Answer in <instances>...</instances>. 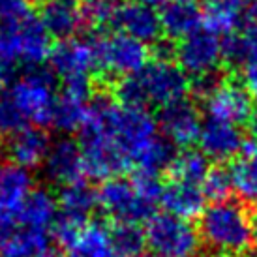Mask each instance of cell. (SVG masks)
Masks as SVG:
<instances>
[{
	"instance_id": "obj_34",
	"label": "cell",
	"mask_w": 257,
	"mask_h": 257,
	"mask_svg": "<svg viewBox=\"0 0 257 257\" xmlns=\"http://www.w3.org/2000/svg\"><path fill=\"white\" fill-rule=\"evenodd\" d=\"M116 8V0H81L79 10L83 23L92 27H103L107 23H113Z\"/></svg>"
},
{
	"instance_id": "obj_6",
	"label": "cell",
	"mask_w": 257,
	"mask_h": 257,
	"mask_svg": "<svg viewBox=\"0 0 257 257\" xmlns=\"http://www.w3.org/2000/svg\"><path fill=\"white\" fill-rule=\"evenodd\" d=\"M98 68L111 75L132 77L143 72V68L149 64V49L147 45L137 42L134 38L126 36L122 32L109 34V36H98L92 40Z\"/></svg>"
},
{
	"instance_id": "obj_35",
	"label": "cell",
	"mask_w": 257,
	"mask_h": 257,
	"mask_svg": "<svg viewBox=\"0 0 257 257\" xmlns=\"http://www.w3.org/2000/svg\"><path fill=\"white\" fill-rule=\"evenodd\" d=\"M85 221L73 220V218H68V216L58 214L55 225H53V236L60 246H64L68 250H73V246L77 242L81 231L85 227Z\"/></svg>"
},
{
	"instance_id": "obj_12",
	"label": "cell",
	"mask_w": 257,
	"mask_h": 257,
	"mask_svg": "<svg viewBox=\"0 0 257 257\" xmlns=\"http://www.w3.org/2000/svg\"><path fill=\"white\" fill-rule=\"evenodd\" d=\"M43 175L51 184L72 186L75 182H83L85 165L81 147L70 137H60L51 143V149L43 160Z\"/></svg>"
},
{
	"instance_id": "obj_23",
	"label": "cell",
	"mask_w": 257,
	"mask_h": 257,
	"mask_svg": "<svg viewBox=\"0 0 257 257\" xmlns=\"http://www.w3.org/2000/svg\"><path fill=\"white\" fill-rule=\"evenodd\" d=\"M57 218L58 201L53 197V193L49 190H43V188H34L19 210L17 227L49 231V229H53Z\"/></svg>"
},
{
	"instance_id": "obj_26",
	"label": "cell",
	"mask_w": 257,
	"mask_h": 257,
	"mask_svg": "<svg viewBox=\"0 0 257 257\" xmlns=\"http://www.w3.org/2000/svg\"><path fill=\"white\" fill-rule=\"evenodd\" d=\"M98 205V192L85 182H75L72 186H66L58 197V210L62 216L73 218V220L85 221Z\"/></svg>"
},
{
	"instance_id": "obj_40",
	"label": "cell",
	"mask_w": 257,
	"mask_h": 257,
	"mask_svg": "<svg viewBox=\"0 0 257 257\" xmlns=\"http://www.w3.org/2000/svg\"><path fill=\"white\" fill-rule=\"evenodd\" d=\"M244 86L248 88L250 96L257 100V62H246L244 64Z\"/></svg>"
},
{
	"instance_id": "obj_17",
	"label": "cell",
	"mask_w": 257,
	"mask_h": 257,
	"mask_svg": "<svg viewBox=\"0 0 257 257\" xmlns=\"http://www.w3.org/2000/svg\"><path fill=\"white\" fill-rule=\"evenodd\" d=\"M34 190V177L29 169L14 162L0 164V214L17 221L19 210Z\"/></svg>"
},
{
	"instance_id": "obj_37",
	"label": "cell",
	"mask_w": 257,
	"mask_h": 257,
	"mask_svg": "<svg viewBox=\"0 0 257 257\" xmlns=\"http://www.w3.org/2000/svg\"><path fill=\"white\" fill-rule=\"evenodd\" d=\"M32 14L30 0H0V23L15 25L29 19Z\"/></svg>"
},
{
	"instance_id": "obj_16",
	"label": "cell",
	"mask_w": 257,
	"mask_h": 257,
	"mask_svg": "<svg viewBox=\"0 0 257 257\" xmlns=\"http://www.w3.org/2000/svg\"><path fill=\"white\" fill-rule=\"evenodd\" d=\"M113 25L118 29V32L134 38L141 43H154L162 34L160 17L154 8L143 6L137 2H122L114 12Z\"/></svg>"
},
{
	"instance_id": "obj_44",
	"label": "cell",
	"mask_w": 257,
	"mask_h": 257,
	"mask_svg": "<svg viewBox=\"0 0 257 257\" xmlns=\"http://www.w3.org/2000/svg\"><path fill=\"white\" fill-rule=\"evenodd\" d=\"M251 244L255 246L257 250V214L251 218Z\"/></svg>"
},
{
	"instance_id": "obj_42",
	"label": "cell",
	"mask_w": 257,
	"mask_h": 257,
	"mask_svg": "<svg viewBox=\"0 0 257 257\" xmlns=\"http://www.w3.org/2000/svg\"><path fill=\"white\" fill-rule=\"evenodd\" d=\"M248 126H250V139L257 141V107L251 111V116L248 120Z\"/></svg>"
},
{
	"instance_id": "obj_31",
	"label": "cell",
	"mask_w": 257,
	"mask_h": 257,
	"mask_svg": "<svg viewBox=\"0 0 257 257\" xmlns=\"http://www.w3.org/2000/svg\"><path fill=\"white\" fill-rule=\"evenodd\" d=\"M114 250L120 257H143L147 238L145 231L134 223H116L111 229Z\"/></svg>"
},
{
	"instance_id": "obj_30",
	"label": "cell",
	"mask_w": 257,
	"mask_h": 257,
	"mask_svg": "<svg viewBox=\"0 0 257 257\" xmlns=\"http://www.w3.org/2000/svg\"><path fill=\"white\" fill-rule=\"evenodd\" d=\"M177 149L171 141H167L165 137L158 136L149 149L145 150L141 158L136 162L139 173H145V175H154L158 177L160 173L171 169L173 162L177 158Z\"/></svg>"
},
{
	"instance_id": "obj_47",
	"label": "cell",
	"mask_w": 257,
	"mask_h": 257,
	"mask_svg": "<svg viewBox=\"0 0 257 257\" xmlns=\"http://www.w3.org/2000/svg\"><path fill=\"white\" fill-rule=\"evenodd\" d=\"M2 86H4V72L0 70V90H2Z\"/></svg>"
},
{
	"instance_id": "obj_11",
	"label": "cell",
	"mask_w": 257,
	"mask_h": 257,
	"mask_svg": "<svg viewBox=\"0 0 257 257\" xmlns=\"http://www.w3.org/2000/svg\"><path fill=\"white\" fill-rule=\"evenodd\" d=\"M51 72L64 81L79 77H88L98 68L94 43L90 40L70 38L58 42L49 55Z\"/></svg>"
},
{
	"instance_id": "obj_32",
	"label": "cell",
	"mask_w": 257,
	"mask_h": 257,
	"mask_svg": "<svg viewBox=\"0 0 257 257\" xmlns=\"http://www.w3.org/2000/svg\"><path fill=\"white\" fill-rule=\"evenodd\" d=\"M25 128H29V118L8 94L0 96V137L12 139Z\"/></svg>"
},
{
	"instance_id": "obj_14",
	"label": "cell",
	"mask_w": 257,
	"mask_h": 257,
	"mask_svg": "<svg viewBox=\"0 0 257 257\" xmlns=\"http://www.w3.org/2000/svg\"><path fill=\"white\" fill-rule=\"evenodd\" d=\"M197 143H199V150L208 160L227 162L240 152L244 137L238 126L208 116L201 124Z\"/></svg>"
},
{
	"instance_id": "obj_41",
	"label": "cell",
	"mask_w": 257,
	"mask_h": 257,
	"mask_svg": "<svg viewBox=\"0 0 257 257\" xmlns=\"http://www.w3.org/2000/svg\"><path fill=\"white\" fill-rule=\"evenodd\" d=\"M242 23H246V27H257V0H248L246 2Z\"/></svg>"
},
{
	"instance_id": "obj_3",
	"label": "cell",
	"mask_w": 257,
	"mask_h": 257,
	"mask_svg": "<svg viewBox=\"0 0 257 257\" xmlns=\"http://www.w3.org/2000/svg\"><path fill=\"white\" fill-rule=\"evenodd\" d=\"M6 94L15 101V105L21 109L29 122L36 126L51 124L53 109L57 101L55 73L51 70L43 66L29 68V72L21 79H17Z\"/></svg>"
},
{
	"instance_id": "obj_43",
	"label": "cell",
	"mask_w": 257,
	"mask_h": 257,
	"mask_svg": "<svg viewBox=\"0 0 257 257\" xmlns=\"http://www.w3.org/2000/svg\"><path fill=\"white\" fill-rule=\"evenodd\" d=\"M137 4H143V6H149V8H154V6H162L165 4L167 0H134Z\"/></svg>"
},
{
	"instance_id": "obj_24",
	"label": "cell",
	"mask_w": 257,
	"mask_h": 257,
	"mask_svg": "<svg viewBox=\"0 0 257 257\" xmlns=\"http://www.w3.org/2000/svg\"><path fill=\"white\" fill-rule=\"evenodd\" d=\"M49 231L29 227H15L4 238H0L2 257H38L49 251Z\"/></svg>"
},
{
	"instance_id": "obj_18",
	"label": "cell",
	"mask_w": 257,
	"mask_h": 257,
	"mask_svg": "<svg viewBox=\"0 0 257 257\" xmlns=\"http://www.w3.org/2000/svg\"><path fill=\"white\" fill-rule=\"evenodd\" d=\"M6 27L14 30L21 64L29 66V68H38L49 58L51 36L47 34V30L43 29L42 21L36 15H30L25 21L6 25Z\"/></svg>"
},
{
	"instance_id": "obj_10",
	"label": "cell",
	"mask_w": 257,
	"mask_h": 257,
	"mask_svg": "<svg viewBox=\"0 0 257 257\" xmlns=\"http://www.w3.org/2000/svg\"><path fill=\"white\" fill-rule=\"evenodd\" d=\"M175 57L179 60V68L186 75H203L216 72L221 62L220 38L207 29L195 30L188 38L180 40L175 49Z\"/></svg>"
},
{
	"instance_id": "obj_7",
	"label": "cell",
	"mask_w": 257,
	"mask_h": 257,
	"mask_svg": "<svg viewBox=\"0 0 257 257\" xmlns=\"http://www.w3.org/2000/svg\"><path fill=\"white\" fill-rule=\"evenodd\" d=\"M143 90L145 101L152 105H169L182 100L190 88V81L179 64L171 60H152L136 75Z\"/></svg>"
},
{
	"instance_id": "obj_28",
	"label": "cell",
	"mask_w": 257,
	"mask_h": 257,
	"mask_svg": "<svg viewBox=\"0 0 257 257\" xmlns=\"http://www.w3.org/2000/svg\"><path fill=\"white\" fill-rule=\"evenodd\" d=\"M233 192L248 205L257 207V158L240 156L229 167Z\"/></svg>"
},
{
	"instance_id": "obj_33",
	"label": "cell",
	"mask_w": 257,
	"mask_h": 257,
	"mask_svg": "<svg viewBox=\"0 0 257 257\" xmlns=\"http://www.w3.org/2000/svg\"><path fill=\"white\" fill-rule=\"evenodd\" d=\"M201 192L205 195V199H210L212 203H220V201H227L231 192H233V184H231V175L227 169L221 167H210L207 173L205 180L201 182Z\"/></svg>"
},
{
	"instance_id": "obj_25",
	"label": "cell",
	"mask_w": 257,
	"mask_h": 257,
	"mask_svg": "<svg viewBox=\"0 0 257 257\" xmlns=\"http://www.w3.org/2000/svg\"><path fill=\"white\" fill-rule=\"evenodd\" d=\"M248 0H208L203 10V21L207 30L216 36L233 34L235 29L242 23L244 6Z\"/></svg>"
},
{
	"instance_id": "obj_38",
	"label": "cell",
	"mask_w": 257,
	"mask_h": 257,
	"mask_svg": "<svg viewBox=\"0 0 257 257\" xmlns=\"http://www.w3.org/2000/svg\"><path fill=\"white\" fill-rule=\"evenodd\" d=\"M223 83V79L218 72H210V73H203V75H197V77L193 79V85H192V90L199 98H205L208 100L212 94L218 90Z\"/></svg>"
},
{
	"instance_id": "obj_8",
	"label": "cell",
	"mask_w": 257,
	"mask_h": 257,
	"mask_svg": "<svg viewBox=\"0 0 257 257\" xmlns=\"http://www.w3.org/2000/svg\"><path fill=\"white\" fill-rule=\"evenodd\" d=\"M81 154L85 175L96 180H109L120 177V173L132 167L122 152L98 130L83 126L81 128Z\"/></svg>"
},
{
	"instance_id": "obj_19",
	"label": "cell",
	"mask_w": 257,
	"mask_h": 257,
	"mask_svg": "<svg viewBox=\"0 0 257 257\" xmlns=\"http://www.w3.org/2000/svg\"><path fill=\"white\" fill-rule=\"evenodd\" d=\"M158 17L162 32L173 40H184L203 23V12L195 0H167L160 6Z\"/></svg>"
},
{
	"instance_id": "obj_13",
	"label": "cell",
	"mask_w": 257,
	"mask_h": 257,
	"mask_svg": "<svg viewBox=\"0 0 257 257\" xmlns=\"http://www.w3.org/2000/svg\"><path fill=\"white\" fill-rule=\"evenodd\" d=\"M156 122L165 139L171 141L175 147H188L195 143L203 124L195 103L186 98L164 105L160 109Z\"/></svg>"
},
{
	"instance_id": "obj_15",
	"label": "cell",
	"mask_w": 257,
	"mask_h": 257,
	"mask_svg": "<svg viewBox=\"0 0 257 257\" xmlns=\"http://www.w3.org/2000/svg\"><path fill=\"white\" fill-rule=\"evenodd\" d=\"M208 116L229 124H246L250 120L253 103L248 88L240 83H221V86L207 100Z\"/></svg>"
},
{
	"instance_id": "obj_2",
	"label": "cell",
	"mask_w": 257,
	"mask_h": 257,
	"mask_svg": "<svg viewBox=\"0 0 257 257\" xmlns=\"http://www.w3.org/2000/svg\"><path fill=\"white\" fill-rule=\"evenodd\" d=\"M199 236L218 253L238 255L251 246V216L236 201H220L199 216Z\"/></svg>"
},
{
	"instance_id": "obj_48",
	"label": "cell",
	"mask_w": 257,
	"mask_h": 257,
	"mask_svg": "<svg viewBox=\"0 0 257 257\" xmlns=\"http://www.w3.org/2000/svg\"><path fill=\"white\" fill-rule=\"evenodd\" d=\"M70 257H77V255H70Z\"/></svg>"
},
{
	"instance_id": "obj_22",
	"label": "cell",
	"mask_w": 257,
	"mask_h": 257,
	"mask_svg": "<svg viewBox=\"0 0 257 257\" xmlns=\"http://www.w3.org/2000/svg\"><path fill=\"white\" fill-rule=\"evenodd\" d=\"M51 149L49 136L42 128H25L8 143V154L12 162L25 169H34L43 164Z\"/></svg>"
},
{
	"instance_id": "obj_29",
	"label": "cell",
	"mask_w": 257,
	"mask_h": 257,
	"mask_svg": "<svg viewBox=\"0 0 257 257\" xmlns=\"http://www.w3.org/2000/svg\"><path fill=\"white\" fill-rule=\"evenodd\" d=\"M208 171H210L208 158L201 150L195 149H188L177 154L171 165L173 180H180V182H188V184L195 186H201Z\"/></svg>"
},
{
	"instance_id": "obj_5",
	"label": "cell",
	"mask_w": 257,
	"mask_h": 257,
	"mask_svg": "<svg viewBox=\"0 0 257 257\" xmlns=\"http://www.w3.org/2000/svg\"><path fill=\"white\" fill-rule=\"evenodd\" d=\"M98 205L116 223H134V225L149 221L156 210V205L139 193L134 180L122 177L103 180V184L98 190Z\"/></svg>"
},
{
	"instance_id": "obj_49",
	"label": "cell",
	"mask_w": 257,
	"mask_h": 257,
	"mask_svg": "<svg viewBox=\"0 0 257 257\" xmlns=\"http://www.w3.org/2000/svg\"><path fill=\"white\" fill-rule=\"evenodd\" d=\"M147 257H154V255H147Z\"/></svg>"
},
{
	"instance_id": "obj_1",
	"label": "cell",
	"mask_w": 257,
	"mask_h": 257,
	"mask_svg": "<svg viewBox=\"0 0 257 257\" xmlns=\"http://www.w3.org/2000/svg\"><path fill=\"white\" fill-rule=\"evenodd\" d=\"M85 126L98 130L134 165L158 137V122L145 107H126L98 98L90 101Z\"/></svg>"
},
{
	"instance_id": "obj_46",
	"label": "cell",
	"mask_w": 257,
	"mask_h": 257,
	"mask_svg": "<svg viewBox=\"0 0 257 257\" xmlns=\"http://www.w3.org/2000/svg\"><path fill=\"white\" fill-rule=\"evenodd\" d=\"M38 257H57V255H55V253H53V251H45V253H42V255H38Z\"/></svg>"
},
{
	"instance_id": "obj_21",
	"label": "cell",
	"mask_w": 257,
	"mask_h": 257,
	"mask_svg": "<svg viewBox=\"0 0 257 257\" xmlns=\"http://www.w3.org/2000/svg\"><path fill=\"white\" fill-rule=\"evenodd\" d=\"M40 21L47 34L58 38L60 42L75 38L85 25L75 0H47L42 8Z\"/></svg>"
},
{
	"instance_id": "obj_4",
	"label": "cell",
	"mask_w": 257,
	"mask_h": 257,
	"mask_svg": "<svg viewBox=\"0 0 257 257\" xmlns=\"http://www.w3.org/2000/svg\"><path fill=\"white\" fill-rule=\"evenodd\" d=\"M145 238L154 257H197L201 248L197 227L167 212L150 218Z\"/></svg>"
},
{
	"instance_id": "obj_45",
	"label": "cell",
	"mask_w": 257,
	"mask_h": 257,
	"mask_svg": "<svg viewBox=\"0 0 257 257\" xmlns=\"http://www.w3.org/2000/svg\"><path fill=\"white\" fill-rule=\"evenodd\" d=\"M205 257H236V255H231V253H208V255H205Z\"/></svg>"
},
{
	"instance_id": "obj_36",
	"label": "cell",
	"mask_w": 257,
	"mask_h": 257,
	"mask_svg": "<svg viewBox=\"0 0 257 257\" xmlns=\"http://www.w3.org/2000/svg\"><path fill=\"white\" fill-rule=\"evenodd\" d=\"M220 51L221 60L231 66L246 64V47H244V40L238 34H227V36L220 38Z\"/></svg>"
},
{
	"instance_id": "obj_20",
	"label": "cell",
	"mask_w": 257,
	"mask_h": 257,
	"mask_svg": "<svg viewBox=\"0 0 257 257\" xmlns=\"http://www.w3.org/2000/svg\"><path fill=\"white\" fill-rule=\"evenodd\" d=\"M205 195L201 192V186L171 180L162 188L160 205L165 208V212L182 220H190L195 216H201L205 210Z\"/></svg>"
},
{
	"instance_id": "obj_9",
	"label": "cell",
	"mask_w": 257,
	"mask_h": 257,
	"mask_svg": "<svg viewBox=\"0 0 257 257\" xmlns=\"http://www.w3.org/2000/svg\"><path fill=\"white\" fill-rule=\"evenodd\" d=\"M92 98V85L88 77H79L64 81V90L57 96L51 126H55L62 134L81 132L88 116V101Z\"/></svg>"
},
{
	"instance_id": "obj_39",
	"label": "cell",
	"mask_w": 257,
	"mask_h": 257,
	"mask_svg": "<svg viewBox=\"0 0 257 257\" xmlns=\"http://www.w3.org/2000/svg\"><path fill=\"white\" fill-rule=\"evenodd\" d=\"M242 40L246 47V62H257V27H248Z\"/></svg>"
},
{
	"instance_id": "obj_27",
	"label": "cell",
	"mask_w": 257,
	"mask_h": 257,
	"mask_svg": "<svg viewBox=\"0 0 257 257\" xmlns=\"http://www.w3.org/2000/svg\"><path fill=\"white\" fill-rule=\"evenodd\" d=\"M73 255L77 257H120L114 250L111 229L105 227V223L90 221L86 223L77 242L73 246Z\"/></svg>"
}]
</instances>
